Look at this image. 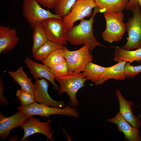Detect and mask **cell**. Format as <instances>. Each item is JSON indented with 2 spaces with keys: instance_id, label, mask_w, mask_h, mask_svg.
<instances>
[{
  "instance_id": "6da1fadb",
  "label": "cell",
  "mask_w": 141,
  "mask_h": 141,
  "mask_svg": "<svg viewBox=\"0 0 141 141\" xmlns=\"http://www.w3.org/2000/svg\"><path fill=\"white\" fill-rule=\"evenodd\" d=\"M91 17L89 20L82 19L80 23L68 29L66 38L70 44L77 45L82 44L89 46L91 52L96 46H104L99 42L93 34L94 19L97 13H100L99 8L96 7Z\"/></svg>"
},
{
  "instance_id": "7a4b0ae2",
  "label": "cell",
  "mask_w": 141,
  "mask_h": 141,
  "mask_svg": "<svg viewBox=\"0 0 141 141\" xmlns=\"http://www.w3.org/2000/svg\"><path fill=\"white\" fill-rule=\"evenodd\" d=\"M55 79L59 83L60 87L58 94L62 95L66 93L70 99L69 104L73 107H77L79 103L76 97L78 91L85 85L87 80L83 73L77 74H68L56 78Z\"/></svg>"
},
{
  "instance_id": "3957f363",
  "label": "cell",
  "mask_w": 141,
  "mask_h": 141,
  "mask_svg": "<svg viewBox=\"0 0 141 141\" xmlns=\"http://www.w3.org/2000/svg\"><path fill=\"white\" fill-rule=\"evenodd\" d=\"M63 49L69 74H77L84 72L87 65L93 61V56L88 45H85L75 51H70L65 46Z\"/></svg>"
},
{
  "instance_id": "277c9868",
  "label": "cell",
  "mask_w": 141,
  "mask_h": 141,
  "mask_svg": "<svg viewBox=\"0 0 141 141\" xmlns=\"http://www.w3.org/2000/svg\"><path fill=\"white\" fill-rule=\"evenodd\" d=\"M17 109L19 111L28 117L37 115L49 118L51 115L57 114L71 116L76 118L80 116L79 111L74 107H70L69 103L63 108L34 102L26 107L20 105Z\"/></svg>"
},
{
  "instance_id": "5b68a950",
  "label": "cell",
  "mask_w": 141,
  "mask_h": 141,
  "mask_svg": "<svg viewBox=\"0 0 141 141\" xmlns=\"http://www.w3.org/2000/svg\"><path fill=\"white\" fill-rule=\"evenodd\" d=\"M106 23L105 30L102 33L103 39L110 43L121 40L126 32L125 23L123 22V13L104 15Z\"/></svg>"
},
{
  "instance_id": "8992f818",
  "label": "cell",
  "mask_w": 141,
  "mask_h": 141,
  "mask_svg": "<svg viewBox=\"0 0 141 141\" xmlns=\"http://www.w3.org/2000/svg\"><path fill=\"white\" fill-rule=\"evenodd\" d=\"M131 12L133 16L125 23L128 37L122 49L132 50L141 48V11L138 3Z\"/></svg>"
},
{
  "instance_id": "52a82bcc",
  "label": "cell",
  "mask_w": 141,
  "mask_h": 141,
  "mask_svg": "<svg viewBox=\"0 0 141 141\" xmlns=\"http://www.w3.org/2000/svg\"><path fill=\"white\" fill-rule=\"evenodd\" d=\"M24 17L33 29L37 24L51 18L63 19L59 15L51 13L49 10L41 7L36 0H24L22 5Z\"/></svg>"
},
{
  "instance_id": "ba28073f",
  "label": "cell",
  "mask_w": 141,
  "mask_h": 141,
  "mask_svg": "<svg viewBox=\"0 0 141 141\" xmlns=\"http://www.w3.org/2000/svg\"><path fill=\"white\" fill-rule=\"evenodd\" d=\"M41 23L48 40L63 46L67 44L68 29L63 19L50 18L44 20Z\"/></svg>"
},
{
  "instance_id": "9c48e42d",
  "label": "cell",
  "mask_w": 141,
  "mask_h": 141,
  "mask_svg": "<svg viewBox=\"0 0 141 141\" xmlns=\"http://www.w3.org/2000/svg\"><path fill=\"white\" fill-rule=\"evenodd\" d=\"M96 7L94 0H77L69 14L63 18L67 28L73 27L76 21L90 16Z\"/></svg>"
},
{
  "instance_id": "30bf717a",
  "label": "cell",
  "mask_w": 141,
  "mask_h": 141,
  "mask_svg": "<svg viewBox=\"0 0 141 141\" xmlns=\"http://www.w3.org/2000/svg\"><path fill=\"white\" fill-rule=\"evenodd\" d=\"M52 122L48 120L46 122H42L32 116H29L25 122L20 126L24 131V134L21 141H24L30 136L36 133H39L45 135L48 140H54L52 132L50 125Z\"/></svg>"
},
{
  "instance_id": "8fae6325",
  "label": "cell",
  "mask_w": 141,
  "mask_h": 141,
  "mask_svg": "<svg viewBox=\"0 0 141 141\" xmlns=\"http://www.w3.org/2000/svg\"><path fill=\"white\" fill-rule=\"evenodd\" d=\"M35 84V102L61 108L66 106L62 100L56 101L50 97L48 92L49 83L46 79L44 78L36 79Z\"/></svg>"
},
{
  "instance_id": "7c38bea8",
  "label": "cell",
  "mask_w": 141,
  "mask_h": 141,
  "mask_svg": "<svg viewBox=\"0 0 141 141\" xmlns=\"http://www.w3.org/2000/svg\"><path fill=\"white\" fill-rule=\"evenodd\" d=\"M28 117L19 111L15 114L6 117L0 114V138L5 140L11 131L22 125Z\"/></svg>"
},
{
  "instance_id": "4fadbf2b",
  "label": "cell",
  "mask_w": 141,
  "mask_h": 141,
  "mask_svg": "<svg viewBox=\"0 0 141 141\" xmlns=\"http://www.w3.org/2000/svg\"><path fill=\"white\" fill-rule=\"evenodd\" d=\"M24 62L35 79H45L52 84L54 90L59 91L60 87L55 83V79L51 74L50 68L43 64L37 63L28 57L25 58Z\"/></svg>"
},
{
  "instance_id": "5bb4252c",
  "label": "cell",
  "mask_w": 141,
  "mask_h": 141,
  "mask_svg": "<svg viewBox=\"0 0 141 141\" xmlns=\"http://www.w3.org/2000/svg\"><path fill=\"white\" fill-rule=\"evenodd\" d=\"M106 121L116 124L118 130L124 134L125 139L129 141H141V133L139 128L132 126L119 113L114 117Z\"/></svg>"
},
{
  "instance_id": "9a60e30c",
  "label": "cell",
  "mask_w": 141,
  "mask_h": 141,
  "mask_svg": "<svg viewBox=\"0 0 141 141\" xmlns=\"http://www.w3.org/2000/svg\"><path fill=\"white\" fill-rule=\"evenodd\" d=\"M15 28L9 26L0 25V54H5L11 51L19 40Z\"/></svg>"
},
{
  "instance_id": "2e32d148",
  "label": "cell",
  "mask_w": 141,
  "mask_h": 141,
  "mask_svg": "<svg viewBox=\"0 0 141 141\" xmlns=\"http://www.w3.org/2000/svg\"><path fill=\"white\" fill-rule=\"evenodd\" d=\"M116 94L119 102V113L132 126L139 128L141 126V121L139 118L134 115L132 111L131 107L133 104L132 101H127L119 90H116Z\"/></svg>"
},
{
  "instance_id": "e0dca14e",
  "label": "cell",
  "mask_w": 141,
  "mask_h": 141,
  "mask_svg": "<svg viewBox=\"0 0 141 141\" xmlns=\"http://www.w3.org/2000/svg\"><path fill=\"white\" fill-rule=\"evenodd\" d=\"M126 63L124 61H120L115 65L107 67L98 80L94 84L96 85H101L110 79L116 80H125L126 77L124 72V68Z\"/></svg>"
},
{
  "instance_id": "ac0fdd59",
  "label": "cell",
  "mask_w": 141,
  "mask_h": 141,
  "mask_svg": "<svg viewBox=\"0 0 141 141\" xmlns=\"http://www.w3.org/2000/svg\"><path fill=\"white\" fill-rule=\"evenodd\" d=\"M100 13L107 14L123 13L128 0H94Z\"/></svg>"
},
{
  "instance_id": "d6986e66",
  "label": "cell",
  "mask_w": 141,
  "mask_h": 141,
  "mask_svg": "<svg viewBox=\"0 0 141 141\" xmlns=\"http://www.w3.org/2000/svg\"><path fill=\"white\" fill-rule=\"evenodd\" d=\"M14 80L21 87V89L34 94L35 90V84L32 82V79L28 78L21 66L15 71H10L8 72Z\"/></svg>"
},
{
  "instance_id": "ffe728a7",
  "label": "cell",
  "mask_w": 141,
  "mask_h": 141,
  "mask_svg": "<svg viewBox=\"0 0 141 141\" xmlns=\"http://www.w3.org/2000/svg\"><path fill=\"white\" fill-rule=\"evenodd\" d=\"M113 60L116 62L125 61L131 63L141 61V48L134 50H127L118 46L114 47Z\"/></svg>"
},
{
  "instance_id": "44dd1931",
  "label": "cell",
  "mask_w": 141,
  "mask_h": 141,
  "mask_svg": "<svg viewBox=\"0 0 141 141\" xmlns=\"http://www.w3.org/2000/svg\"><path fill=\"white\" fill-rule=\"evenodd\" d=\"M63 46L48 40L32 53L33 57L36 60L42 61L52 52Z\"/></svg>"
},
{
  "instance_id": "7402d4cb",
  "label": "cell",
  "mask_w": 141,
  "mask_h": 141,
  "mask_svg": "<svg viewBox=\"0 0 141 141\" xmlns=\"http://www.w3.org/2000/svg\"><path fill=\"white\" fill-rule=\"evenodd\" d=\"M33 29V44L32 49V53L48 40L44 28L41 23L37 24Z\"/></svg>"
},
{
  "instance_id": "603a6c76",
  "label": "cell",
  "mask_w": 141,
  "mask_h": 141,
  "mask_svg": "<svg viewBox=\"0 0 141 141\" xmlns=\"http://www.w3.org/2000/svg\"><path fill=\"white\" fill-rule=\"evenodd\" d=\"M107 68L91 62L87 65L83 72L87 80H90L95 83L98 80Z\"/></svg>"
},
{
  "instance_id": "cb8c5ba5",
  "label": "cell",
  "mask_w": 141,
  "mask_h": 141,
  "mask_svg": "<svg viewBox=\"0 0 141 141\" xmlns=\"http://www.w3.org/2000/svg\"><path fill=\"white\" fill-rule=\"evenodd\" d=\"M63 48L52 52L42 61V63L50 68L55 65L65 61L66 60L64 55Z\"/></svg>"
},
{
  "instance_id": "d4e9b609",
  "label": "cell",
  "mask_w": 141,
  "mask_h": 141,
  "mask_svg": "<svg viewBox=\"0 0 141 141\" xmlns=\"http://www.w3.org/2000/svg\"><path fill=\"white\" fill-rule=\"evenodd\" d=\"M77 0H57L54 8L55 14L62 18L70 13Z\"/></svg>"
},
{
  "instance_id": "484cf974",
  "label": "cell",
  "mask_w": 141,
  "mask_h": 141,
  "mask_svg": "<svg viewBox=\"0 0 141 141\" xmlns=\"http://www.w3.org/2000/svg\"><path fill=\"white\" fill-rule=\"evenodd\" d=\"M16 96L20 101L22 107L28 106L35 102L34 95L22 89L18 90Z\"/></svg>"
},
{
  "instance_id": "4316f807",
  "label": "cell",
  "mask_w": 141,
  "mask_h": 141,
  "mask_svg": "<svg viewBox=\"0 0 141 141\" xmlns=\"http://www.w3.org/2000/svg\"><path fill=\"white\" fill-rule=\"evenodd\" d=\"M50 69L52 75L55 79L69 73L68 66L66 60L55 65L50 68Z\"/></svg>"
},
{
  "instance_id": "83f0119b",
  "label": "cell",
  "mask_w": 141,
  "mask_h": 141,
  "mask_svg": "<svg viewBox=\"0 0 141 141\" xmlns=\"http://www.w3.org/2000/svg\"><path fill=\"white\" fill-rule=\"evenodd\" d=\"M139 62L140 64L137 66H132L129 62L126 63L125 66L124 72L126 78L128 79L134 78L141 73V61Z\"/></svg>"
},
{
  "instance_id": "f1b7e54d",
  "label": "cell",
  "mask_w": 141,
  "mask_h": 141,
  "mask_svg": "<svg viewBox=\"0 0 141 141\" xmlns=\"http://www.w3.org/2000/svg\"><path fill=\"white\" fill-rule=\"evenodd\" d=\"M42 6L49 9L54 8L57 0H36Z\"/></svg>"
},
{
  "instance_id": "f546056e",
  "label": "cell",
  "mask_w": 141,
  "mask_h": 141,
  "mask_svg": "<svg viewBox=\"0 0 141 141\" xmlns=\"http://www.w3.org/2000/svg\"><path fill=\"white\" fill-rule=\"evenodd\" d=\"M138 3L141 8V0H129L126 8V10L131 12L133 9Z\"/></svg>"
},
{
  "instance_id": "4dcf8cb0",
  "label": "cell",
  "mask_w": 141,
  "mask_h": 141,
  "mask_svg": "<svg viewBox=\"0 0 141 141\" xmlns=\"http://www.w3.org/2000/svg\"><path fill=\"white\" fill-rule=\"evenodd\" d=\"M4 84L2 81L1 77H0V102L4 105L7 104L8 103V101L3 95Z\"/></svg>"
},
{
  "instance_id": "1f68e13d",
  "label": "cell",
  "mask_w": 141,
  "mask_h": 141,
  "mask_svg": "<svg viewBox=\"0 0 141 141\" xmlns=\"http://www.w3.org/2000/svg\"><path fill=\"white\" fill-rule=\"evenodd\" d=\"M138 117L139 118H141V114L139 115L138 116Z\"/></svg>"
}]
</instances>
